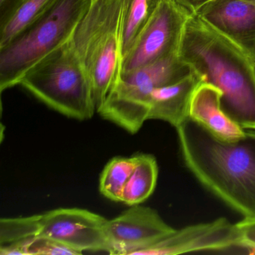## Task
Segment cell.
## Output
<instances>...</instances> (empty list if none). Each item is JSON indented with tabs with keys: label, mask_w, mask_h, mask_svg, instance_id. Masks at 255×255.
<instances>
[{
	"label": "cell",
	"mask_w": 255,
	"mask_h": 255,
	"mask_svg": "<svg viewBox=\"0 0 255 255\" xmlns=\"http://www.w3.org/2000/svg\"><path fill=\"white\" fill-rule=\"evenodd\" d=\"M176 130L183 162L201 186L243 219L255 218V132L223 141L190 119Z\"/></svg>",
	"instance_id": "6da1fadb"
},
{
	"label": "cell",
	"mask_w": 255,
	"mask_h": 255,
	"mask_svg": "<svg viewBox=\"0 0 255 255\" xmlns=\"http://www.w3.org/2000/svg\"><path fill=\"white\" fill-rule=\"evenodd\" d=\"M179 55L205 82L222 91L225 113L246 130L255 132L253 57L197 13L186 22Z\"/></svg>",
	"instance_id": "7a4b0ae2"
},
{
	"label": "cell",
	"mask_w": 255,
	"mask_h": 255,
	"mask_svg": "<svg viewBox=\"0 0 255 255\" xmlns=\"http://www.w3.org/2000/svg\"><path fill=\"white\" fill-rule=\"evenodd\" d=\"M125 0H92L71 41L92 85L97 112L122 73Z\"/></svg>",
	"instance_id": "3957f363"
},
{
	"label": "cell",
	"mask_w": 255,
	"mask_h": 255,
	"mask_svg": "<svg viewBox=\"0 0 255 255\" xmlns=\"http://www.w3.org/2000/svg\"><path fill=\"white\" fill-rule=\"evenodd\" d=\"M19 85L71 119L88 120L97 112L90 80L71 39L34 64Z\"/></svg>",
	"instance_id": "277c9868"
},
{
	"label": "cell",
	"mask_w": 255,
	"mask_h": 255,
	"mask_svg": "<svg viewBox=\"0 0 255 255\" xmlns=\"http://www.w3.org/2000/svg\"><path fill=\"white\" fill-rule=\"evenodd\" d=\"M92 0H57L44 14L0 48V90L19 85L34 64L72 38Z\"/></svg>",
	"instance_id": "5b68a950"
},
{
	"label": "cell",
	"mask_w": 255,
	"mask_h": 255,
	"mask_svg": "<svg viewBox=\"0 0 255 255\" xmlns=\"http://www.w3.org/2000/svg\"><path fill=\"white\" fill-rule=\"evenodd\" d=\"M192 69L177 53L122 73L97 113L129 133H136L148 120L152 92L184 77Z\"/></svg>",
	"instance_id": "8992f818"
},
{
	"label": "cell",
	"mask_w": 255,
	"mask_h": 255,
	"mask_svg": "<svg viewBox=\"0 0 255 255\" xmlns=\"http://www.w3.org/2000/svg\"><path fill=\"white\" fill-rule=\"evenodd\" d=\"M191 14L175 0H162L151 20L124 57L121 74L179 53L185 26Z\"/></svg>",
	"instance_id": "52a82bcc"
},
{
	"label": "cell",
	"mask_w": 255,
	"mask_h": 255,
	"mask_svg": "<svg viewBox=\"0 0 255 255\" xmlns=\"http://www.w3.org/2000/svg\"><path fill=\"white\" fill-rule=\"evenodd\" d=\"M108 219L85 209L59 208L41 214L40 235L56 240L82 255L86 251L108 252Z\"/></svg>",
	"instance_id": "ba28073f"
},
{
	"label": "cell",
	"mask_w": 255,
	"mask_h": 255,
	"mask_svg": "<svg viewBox=\"0 0 255 255\" xmlns=\"http://www.w3.org/2000/svg\"><path fill=\"white\" fill-rule=\"evenodd\" d=\"M106 235L111 255H136L175 229L151 207L130 206L106 224Z\"/></svg>",
	"instance_id": "9c48e42d"
},
{
	"label": "cell",
	"mask_w": 255,
	"mask_h": 255,
	"mask_svg": "<svg viewBox=\"0 0 255 255\" xmlns=\"http://www.w3.org/2000/svg\"><path fill=\"white\" fill-rule=\"evenodd\" d=\"M238 248L235 224L225 218L175 230L137 255H173L197 252L223 251Z\"/></svg>",
	"instance_id": "30bf717a"
},
{
	"label": "cell",
	"mask_w": 255,
	"mask_h": 255,
	"mask_svg": "<svg viewBox=\"0 0 255 255\" xmlns=\"http://www.w3.org/2000/svg\"><path fill=\"white\" fill-rule=\"evenodd\" d=\"M196 13L255 60V0H215Z\"/></svg>",
	"instance_id": "8fae6325"
},
{
	"label": "cell",
	"mask_w": 255,
	"mask_h": 255,
	"mask_svg": "<svg viewBox=\"0 0 255 255\" xmlns=\"http://www.w3.org/2000/svg\"><path fill=\"white\" fill-rule=\"evenodd\" d=\"M222 98V92L219 88L203 82L191 98L189 119L223 141H237L245 138L249 131L242 128L225 113Z\"/></svg>",
	"instance_id": "7c38bea8"
},
{
	"label": "cell",
	"mask_w": 255,
	"mask_h": 255,
	"mask_svg": "<svg viewBox=\"0 0 255 255\" xmlns=\"http://www.w3.org/2000/svg\"><path fill=\"white\" fill-rule=\"evenodd\" d=\"M179 80L156 88L149 98L148 120L163 121L177 128L189 119L191 98L205 78L196 69Z\"/></svg>",
	"instance_id": "4fadbf2b"
},
{
	"label": "cell",
	"mask_w": 255,
	"mask_h": 255,
	"mask_svg": "<svg viewBox=\"0 0 255 255\" xmlns=\"http://www.w3.org/2000/svg\"><path fill=\"white\" fill-rule=\"evenodd\" d=\"M41 214L0 220V255H28V248L40 235Z\"/></svg>",
	"instance_id": "5bb4252c"
},
{
	"label": "cell",
	"mask_w": 255,
	"mask_h": 255,
	"mask_svg": "<svg viewBox=\"0 0 255 255\" xmlns=\"http://www.w3.org/2000/svg\"><path fill=\"white\" fill-rule=\"evenodd\" d=\"M159 168L151 154L138 153L137 163L124 190L122 202L126 205L142 204L154 192Z\"/></svg>",
	"instance_id": "9a60e30c"
},
{
	"label": "cell",
	"mask_w": 255,
	"mask_h": 255,
	"mask_svg": "<svg viewBox=\"0 0 255 255\" xmlns=\"http://www.w3.org/2000/svg\"><path fill=\"white\" fill-rule=\"evenodd\" d=\"M162 2V0H125L123 59L151 20Z\"/></svg>",
	"instance_id": "2e32d148"
},
{
	"label": "cell",
	"mask_w": 255,
	"mask_h": 255,
	"mask_svg": "<svg viewBox=\"0 0 255 255\" xmlns=\"http://www.w3.org/2000/svg\"><path fill=\"white\" fill-rule=\"evenodd\" d=\"M137 163V154L130 157L117 156L104 167L100 177L99 189L106 198L122 202L124 190Z\"/></svg>",
	"instance_id": "e0dca14e"
},
{
	"label": "cell",
	"mask_w": 255,
	"mask_h": 255,
	"mask_svg": "<svg viewBox=\"0 0 255 255\" xmlns=\"http://www.w3.org/2000/svg\"><path fill=\"white\" fill-rule=\"evenodd\" d=\"M57 0H24L10 20L0 27V48L51 8Z\"/></svg>",
	"instance_id": "ac0fdd59"
},
{
	"label": "cell",
	"mask_w": 255,
	"mask_h": 255,
	"mask_svg": "<svg viewBox=\"0 0 255 255\" xmlns=\"http://www.w3.org/2000/svg\"><path fill=\"white\" fill-rule=\"evenodd\" d=\"M77 255V251L48 237L38 236L28 248V255Z\"/></svg>",
	"instance_id": "d6986e66"
},
{
	"label": "cell",
	"mask_w": 255,
	"mask_h": 255,
	"mask_svg": "<svg viewBox=\"0 0 255 255\" xmlns=\"http://www.w3.org/2000/svg\"><path fill=\"white\" fill-rule=\"evenodd\" d=\"M238 234V248L255 254V218L243 219L235 224Z\"/></svg>",
	"instance_id": "ffe728a7"
},
{
	"label": "cell",
	"mask_w": 255,
	"mask_h": 255,
	"mask_svg": "<svg viewBox=\"0 0 255 255\" xmlns=\"http://www.w3.org/2000/svg\"><path fill=\"white\" fill-rule=\"evenodd\" d=\"M24 0H0V27L10 20Z\"/></svg>",
	"instance_id": "44dd1931"
},
{
	"label": "cell",
	"mask_w": 255,
	"mask_h": 255,
	"mask_svg": "<svg viewBox=\"0 0 255 255\" xmlns=\"http://www.w3.org/2000/svg\"><path fill=\"white\" fill-rule=\"evenodd\" d=\"M176 2L186 8L191 14L196 13L208 0H175Z\"/></svg>",
	"instance_id": "7402d4cb"
},
{
	"label": "cell",
	"mask_w": 255,
	"mask_h": 255,
	"mask_svg": "<svg viewBox=\"0 0 255 255\" xmlns=\"http://www.w3.org/2000/svg\"><path fill=\"white\" fill-rule=\"evenodd\" d=\"M212 1H215V0H208V1H207V2H206V3H207V2H212Z\"/></svg>",
	"instance_id": "603a6c76"
}]
</instances>
